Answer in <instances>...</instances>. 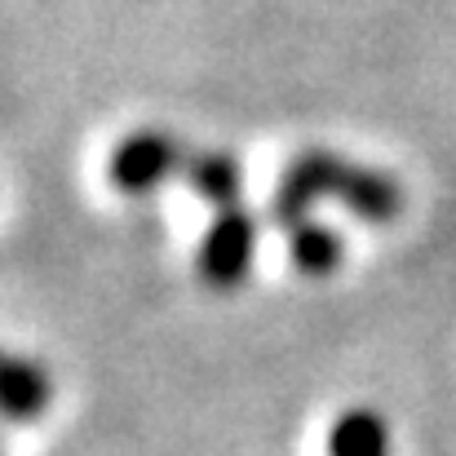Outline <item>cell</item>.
<instances>
[{
	"label": "cell",
	"instance_id": "obj_2",
	"mask_svg": "<svg viewBox=\"0 0 456 456\" xmlns=\"http://www.w3.org/2000/svg\"><path fill=\"white\" fill-rule=\"evenodd\" d=\"M257 253V222L244 208H222L200 244V275L208 289L231 293L248 280Z\"/></svg>",
	"mask_w": 456,
	"mask_h": 456
},
{
	"label": "cell",
	"instance_id": "obj_4",
	"mask_svg": "<svg viewBox=\"0 0 456 456\" xmlns=\"http://www.w3.org/2000/svg\"><path fill=\"white\" fill-rule=\"evenodd\" d=\"M53 403V381L45 368L4 354L0 350V417L9 421H36L45 408Z\"/></svg>",
	"mask_w": 456,
	"mask_h": 456
},
{
	"label": "cell",
	"instance_id": "obj_6",
	"mask_svg": "<svg viewBox=\"0 0 456 456\" xmlns=\"http://www.w3.org/2000/svg\"><path fill=\"white\" fill-rule=\"evenodd\" d=\"M328 456H390L386 421L372 408H350L328 430Z\"/></svg>",
	"mask_w": 456,
	"mask_h": 456
},
{
	"label": "cell",
	"instance_id": "obj_5",
	"mask_svg": "<svg viewBox=\"0 0 456 456\" xmlns=\"http://www.w3.org/2000/svg\"><path fill=\"white\" fill-rule=\"evenodd\" d=\"M182 177H186L208 204H217V213L240 204L244 173H240V159L231 151H186Z\"/></svg>",
	"mask_w": 456,
	"mask_h": 456
},
{
	"label": "cell",
	"instance_id": "obj_3",
	"mask_svg": "<svg viewBox=\"0 0 456 456\" xmlns=\"http://www.w3.org/2000/svg\"><path fill=\"white\" fill-rule=\"evenodd\" d=\"M182 164H186V147H177L173 134H164V129H138V134H129L111 151L107 177L125 195H147L164 177L182 173Z\"/></svg>",
	"mask_w": 456,
	"mask_h": 456
},
{
	"label": "cell",
	"instance_id": "obj_7",
	"mask_svg": "<svg viewBox=\"0 0 456 456\" xmlns=\"http://www.w3.org/2000/svg\"><path fill=\"white\" fill-rule=\"evenodd\" d=\"M289 257L305 275H332L341 266V235L323 222H293L289 226Z\"/></svg>",
	"mask_w": 456,
	"mask_h": 456
},
{
	"label": "cell",
	"instance_id": "obj_1",
	"mask_svg": "<svg viewBox=\"0 0 456 456\" xmlns=\"http://www.w3.org/2000/svg\"><path fill=\"white\" fill-rule=\"evenodd\" d=\"M319 195H337L354 217L363 222H395L403 208V191L399 182H390L377 168H354L332 151H302L280 177L275 200H271V217L289 231L293 222H302L305 208Z\"/></svg>",
	"mask_w": 456,
	"mask_h": 456
}]
</instances>
